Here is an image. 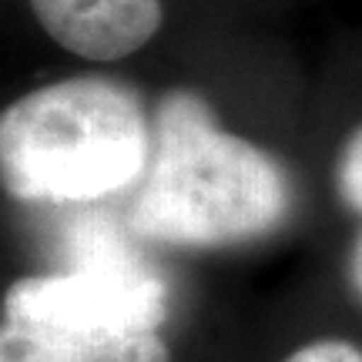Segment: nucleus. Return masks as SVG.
<instances>
[{
    "label": "nucleus",
    "instance_id": "423d86ee",
    "mask_svg": "<svg viewBox=\"0 0 362 362\" xmlns=\"http://www.w3.org/2000/svg\"><path fill=\"white\" fill-rule=\"evenodd\" d=\"M282 362H362V349L346 339H315L288 352Z\"/></svg>",
    "mask_w": 362,
    "mask_h": 362
},
{
    "label": "nucleus",
    "instance_id": "20e7f679",
    "mask_svg": "<svg viewBox=\"0 0 362 362\" xmlns=\"http://www.w3.org/2000/svg\"><path fill=\"white\" fill-rule=\"evenodd\" d=\"M47 37L74 57L111 64L161 30L165 0H27Z\"/></svg>",
    "mask_w": 362,
    "mask_h": 362
},
{
    "label": "nucleus",
    "instance_id": "f03ea898",
    "mask_svg": "<svg viewBox=\"0 0 362 362\" xmlns=\"http://www.w3.org/2000/svg\"><path fill=\"white\" fill-rule=\"evenodd\" d=\"M292 211L288 171L225 131L205 98L168 90L151 111V161L131 202V232L165 248L259 242Z\"/></svg>",
    "mask_w": 362,
    "mask_h": 362
},
{
    "label": "nucleus",
    "instance_id": "7ed1b4c3",
    "mask_svg": "<svg viewBox=\"0 0 362 362\" xmlns=\"http://www.w3.org/2000/svg\"><path fill=\"white\" fill-rule=\"evenodd\" d=\"M151 117L117 78L81 74L30 90L0 117V181L24 205H88L141 185Z\"/></svg>",
    "mask_w": 362,
    "mask_h": 362
},
{
    "label": "nucleus",
    "instance_id": "f257e3e1",
    "mask_svg": "<svg viewBox=\"0 0 362 362\" xmlns=\"http://www.w3.org/2000/svg\"><path fill=\"white\" fill-rule=\"evenodd\" d=\"M57 272L4 292L0 362H171L161 329L171 296L107 218H81Z\"/></svg>",
    "mask_w": 362,
    "mask_h": 362
},
{
    "label": "nucleus",
    "instance_id": "39448f33",
    "mask_svg": "<svg viewBox=\"0 0 362 362\" xmlns=\"http://www.w3.org/2000/svg\"><path fill=\"white\" fill-rule=\"evenodd\" d=\"M332 181H336V194L342 198V205L356 211L362 221V124L352 131L349 138L342 141L336 155V168H332ZM349 272H352V285L362 296V232L352 245V259H349Z\"/></svg>",
    "mask_w": 362,
    "mask_h": 362
}]
</instances>
